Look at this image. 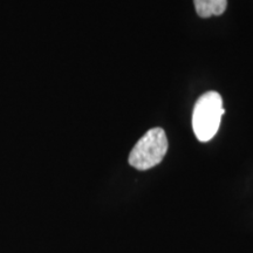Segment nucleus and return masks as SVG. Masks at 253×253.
<instances>
[{"label":"nucleus","mask_w":253,"mask_h":253,"mask_svg":"<svg viewBox=\"0 0 253 253\" xmlns=\"http://www.w3.org/2000/svg\"><path fill=\"white\" fill-rule=\"evenodd\" d=\"M224 113L223 100L217 91H208L199 97L192 112V129L199 142L212 140Z\"/></svg>","instance_id":"nucleus-1"},{"label":"nucleus","mask_w":253,"mask_h":253,"mask_svg":"<svg viewBox=\"0 0 253 253\" xmlns=\"http://www.w3.org/2000/svg\"><path fill=\"white\" fill-rule=\"evenodd\" d=\"M168 147L166 131L162 128H153L148 130L134 145L129 154L128 162L132 168L141 170H149L163 161Z\"/></svg>","instance_id":"nucleus-2"},{"label":"nucleus","mask_w":253,"mask_h":253,"mask_svg":"<svg viewBox=\"0 0 253 253\" xmlns=\"http://www.w3.org/2000/svg\"><path fill=\"white\" fill-rule=\"evenodd\" d=\"M195 8L201 18L220 15L225 12L227 0H194Z\"/></svg>","instance_id":"nucleus-3"}]
</instances>
